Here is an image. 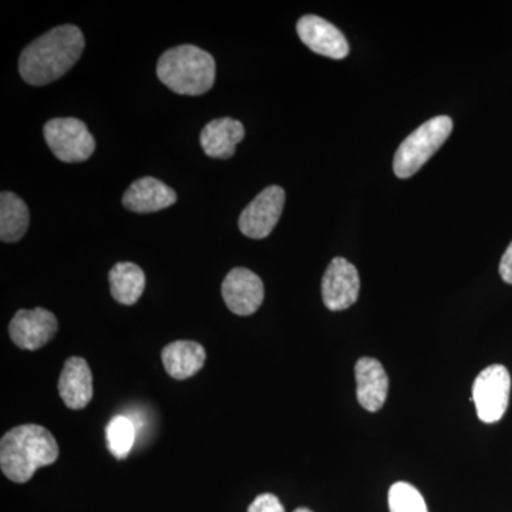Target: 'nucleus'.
I'll return each instance as SVG.
<instances>
[{
  "instance_id": "f257e3e1",
  "label": "nucleus",
  "mask_w": 512,
  "mask_h": 512,
  "mask_svg": "<svg viewBox=\"0 0 512 512\" xmlns=\"http://www.w3.org/2000/svg\"><path fill=\"white\" fill-rule=\"evenodd\" d=\"M82 30L73 25L57 26L30 43L19 59V72L32 86H46L69 72L83 55Z\"/></svg>"
},
{
  "instance_id": "f03ea898",
  "label": "nucleus",
  "mask_w": 512,
  "mask_h": 512,
  "mask_svg": "<svg viewBox=\"0 0 512 512\" xmlns=\"http://www.w3.org/2000/svg\"><path fill=\"white\" fill-rule=\"evenodd\" d=\"M57 458L55 437L37 424L13 427L0 441V467L13 483H28L39 468L52 466Z\"/></svg>"
},
{
  "instance_id": "7ed1b4c3",
  "label": "nucleus",
  "mask_w": 512,
  "mask_h": 512,
  "mask_svg": "<svg viewBox=\"0 0 512 512\" xmlns=\"http://www.w3.org/2000/svg\"><path fill=\"white\" fill-rule=\"evenodd\" d=\"M157 76L174 93L201 96L214 86L215 59L197 46L173 47L158 60Z\"/></svg>"
},
{
  "instance_id": "20e7f679",
  "label": "nucleus",
  "mask_w": 512,
  "mask_h": 512,
  "mask_svg": "<svg viewBox=\"0 0 512 512\" xmlns=\"http://www.w3.org/2000/svg\"><path fill=\"white\" fill-rule=\"evenodd\" d=\"M453 127L450 117L437 116L416 128L394 154L393 171L396 177L406 180L420 171L446 143Z\"/></svg>"
},
{
  "instance_id": "39448f33",
  "label": "nucleus",
  "mask_w": 512,
  "mask_h": 512,
  "mask_svg": "<svg viewBox=\"0 0 512 512\" xmlns=\"http://www.w3.org/2000/svg\"><path fill=\"white\" fill-rule=\"evenodd\" d=\"M43 136L52 153L63 163H83L96 150V140L89 128L74 117L47 121Z\"/></svg>"
},
{
  "instance_id": "423d86ee",
  "label": "nucleus",
  "mask_w": 512,
  "mask_h": 512,
  "mask_svg": "<svg viewBox=\"0 0 512 512\" xmlns=\"http://www.w3.org/2000/svg\"><path fill=\"white\" fill-rule=\"evenodd\" d=\"M511 376L507 367H485L473 384L471 402L476 404L478 419L487 424L503 419L510 404Z\"/></svg>"
},
{
  "instance_id": "0eeeda50",
  "label": "nucleus",
  "mask_w": 512,
  "mask_h": 512,
  "mask_svg": "<svg viewBox=\"0 0 512 512\" xmlns=\"http://www.w3.org/2000/svg\"><path fill=\"white\" fill-rule=\"evenodd\" d=\"M285 205L284 188L278 185L266 187L249 202L239 217V229L245 237L264 239L274 231Z\"/></svg>"
},
{
  "instance_id": "6e6552de",
  "label": "nucleus",
  "mask_w": 512,
  "mask_h": 512,
  "mask_svg": "<svg viewBox=\"0 0 512 512\" xmlns=\"http://www.w3.org/2000/svg\"><path fill=\"white\" fill-rule=\"evenodd\" d=\"M360 293L356 266L345 258H333L322 279V298L329 311H345L355 305Z\"/></svg>"
},
{
  "instance_id": "1a4fd4ad",
  "label": "nucleus",
  "mask_w": 512,
  "mask_h": 512,
  "mask_svg": "<svg viewBox=\"0 0 512 512\" xmlns=\"http://www.w3.org/2000/svg\"><path fill=\"white\" fill-rule=\"evenodd\" d=\"M229 311L238 316L254 315L265 298L264 282L247 268H234L221 286Z\"/></svg>"
},
{
  "instance_id": "9d476101",
  "label": "nucleus",
  "mask_w": 512,
  "mask_h": 512,
  "mask_svg": "<svg viewBox=\"0 0 512 512\" xmlns=\"http://www.w3.org/2000/svg\"><path fill=\"white\" fill-rule=\"evenodd\" d=\"M57 329L56 316L47 309H20L10 322L9 335L18 348L37 350L55 338Z\"/></svg>"
},
{
  "instance_id": "9b49d317",
  "label": "nucleus",
  "mask_w": 512,
  "mask_h": 512,
  "mask_svg": "<svg viewBox=\"0 0 512 512\" xmlns=\"http://www.w3.org/2000/svg\"><path fill=\"white\" fill-rule=\"evenodd\" d=\"M303 45L329 59L342 60L349 55V43L335 25L315 15H306L296 25Z\"/></svg>"
},
{
  "instance_id": "f8f14e48",
  "label": "nucleus",
  "mask_w": 512,
  "mask_h": 512,
  "mask_svg": "<svg viewBox=\"0 0 512 512\" xmlns=\"http://www.w3.org/2000/svg\"><path fill=\"white\" fill-rule=\"evenodd\" d=\"M357 400L367 412L375 413L386 403L389 377L379 360L362 357L355 367Z\"/></svg>"
},
{
  "instance_id": "ddd939ff",
  "label": "nucleus",
  "mask_w": 512,
  "mask_h": 512,
  "mask_svg": "<svg viewBox=\"0 0 512 512\" xmlns=\"http://www.w3.org/2000/svg\"><path fill=\"white\" fill-rule=\"evenodd\" d=\"M177 202L173 188L154 177L134 181L123 195V205L137 214H150L171 207Z\"/></svg>"
},
{
  "instance_id": "4468645a",
  "label": "nucleus",
  "mask_w": 512,
  "mask_h": 512,
  "mask_svg": "<svg viewBox=\"0 0 512 512\" xmlns=\"http://www.w3.org/2000/svg\"><path fill=\"white\" fill-rule=\"evenodd\" d=\"M59 393L72 410H82L93 399V375L82 357H70L64 363L59 379Z\"/></svg>"
},
{
  "instance_id": "2eb2a0df",
  "label": "nucleus",
  "mask_w": 512,
  "mask_h": 512,
  "mask_svg": "<svg viewBox=\"0 0 512 512\" xmlns=\"http://www.w3.org/2000/svg\"><path fill=\"white\" fill-rule=\"evenodd\" d=\"M244 137V124L224 117V119L212 120L202 128L200 143L208 157L227 160L234 156L238 144L244 140Z\"/></svg>"
},
{
  "instance_id": "dca6fc26",
  "label": "nucleus",
  "mask_w": 512,
  "mask_h": 512,
  "mask_svg": "<svg viewBox=\"0 0 512 512\" xmlns=\"http://www.w3.org/2000/svg\"><path fill=\"white\" fill-rule=\"evenodd\" d=\"M161 359L168 375L177 380H185L200 372L205 365L207 353L200 343L177 340L165 346Z\"/></svg>"
},
{
  "instance_id": "f3484780",
  "label": "nucleus",
  "mask_w": 512,
  "mask_h": 512,
  "mask_svg": "<svg viewBox=\"0 0 512 512\" xmlns=\"http://www.w3.org/2000/svg\"><path fill=\"white\" fill-rule=\"evenodd\" d=\"M111 295L121 305L131 306L138 302L146 288V275L133 262H119L109 274Z\"/></svg>"
},
{
  "instance_id": "a211bd4d",
  "label": "nucleus",
  "mask_w": 512,
  "mask_h": 512,
  "mask_svg": "<svg viewBox=\"0 0 512 512\" xmlns=\"http://www.w3.org/2000/svg\"><path fill=\"white\" fill-rule=\"evenodd\" d=\"M29 208L26 202L13 192L0 195V239L3 242H18L29 228Z\"/></svg>"
},
{
  "instance_id": "6ab92c4d",
  "label": "nucleus",
  "mask_w": 512,
  "mask_h": 512,
  "mask_svg": "<svg viewBox=\"0 0 512 512\" xmlns=\"http://www.w3.org/2000/svg\"><path fill=\"white\" fill-rule=\"evenodd\" d=\"M107 447L117 460H124L130 454L136 440L133 421L126 416H116L106 427Z\"/></svg>"
},
{
  "instance_id": "aec40b11",
  "label": "nucleus",
  "mask_w": 512,
  "mask_h": 512,
  "mask_svg": "<svg viewBox=\"0 0 512 512\" xmlns=\"http://www.w3.org/2000/svg\"><path fill=\"white\" fill-rule=\"evenodd\" d=\"M390 512H429L423 495L412 484H393L389 490Z\"/></svg>"
},
{
  "instance_id": "412c9836",
  "label": "nucleus",
  "mask_w": 512,
  "mask_h": 512,
  "mask_svg": "<svg viewBox=\"0 0 512 512\" xmlns=\"http://www.w3.org/2000/svg\"><path fill=\"white\" fill-rule=\"evenodd\" d=\"M248 512H285V508L276 495L261 494L249 505Z\"/></svg>"
},
{
  "instance_id": "4be33fe9",
  "label": "nucleus",
  "mask_w": 512,
  "mask_h": 512,
  "mask_svg": "<svg viewBox=\"0 0 512 512\" xmlns=\"http://www.w3.org/2000/svg\"><path fill=\"white\" fill-rule=\"evenodd\" d=\"M500 275L504 282L512 285V242L501 259Z\"/></svg>"
},
{
  "instance_id": "5701e85b",
  "label": "nucleus",
  "mask_w": 512,
  "mask_h": 512,
  "mask_svg": "<svg viewBox=\"0 0 512 512\" xmlns=\"http://www.w3.org/2000/svg\"><path fill=\"white\" fill-rule=\"evenodd\" d=\"M293 512H313V511L308 510V508L301 507V508H296V510Z\"/></svg>"
}]
</instances>
